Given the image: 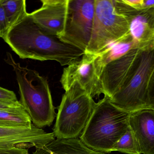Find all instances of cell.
<instances>
[{"mask_svg":"<svg viewBox=\"0 0 154 154\" xmlns=\"http://www.w3.org/2000/svg\"><path fill=\"white\" fill-rule=\"evenodd\" d=\"M128 154H141L137 141L129 126L125 134L114 145L112 152Z\"/></svg>","mask_w":154,"mask_h":154,"instance_id":"ac0fdd59","label":"cell"},{"mask_svg":"<svg viewBox=\"0 0 154 154\" xmlns=\"http://www.w3.org/2000/svg\"><path fill=\"white\" fill-rule=\"evenodd\" d=\"M115 10L125 16L128 22L129 32L141 49L154 46V7L135 9L123 0H114Z\"/></svg>","mask_w":154,"mask_h":154,"instance_id":"9c48e42d","label":"cell"},{"mask_svg":"<svg viewBox=\"0 0 154 154\" xmlns=\"http://www.w3.org/2000/svg\"><path fill=\"white\" fill-rule=\"evenodd\" d=\"M134 49H141L130 34L125 39L109 45L95 54L94 64L97 76L100 77L103 68L108 63Z\"/></svg>","mask_w":154,"mask_h":154,"instance_id":"9a60e30c","label":"cell"},{"mask_svg":"<svg viewBox=\"0 0 154 154\" xmlns=\"http://www.w3.org/2000/svg\"><path fill=\"white\" fill-rule=\"evenodd\" d=\"M32 124L30 117L22 106L0 110V127H31Z\"/></svg>","mask_w":154,"mask_h":154,"instance_id":"2e32d148","label":"cell"},{"mask_svg":"<svg viewBox=\"0 0 154 154\" xmlns=\"http://www.w3.org/2000/svg\"><path fill=\"white\" fill-rule=\"evenodd\" d=\"M10 29L4 9L0 0V38H3Z\"/></svg>","mask_w":154,"mask_h":154,"instance_id":"d6986e66","label":"cell"},{"mask_svg":"<svg viewBox=\"0 0 154 154\" xmlns=\"http://www.w3.org/2000/svg\"><path fill=\"white\" fill-rule=\"evenodd\" d=\"M154 7V0H143L141 9H148Z\"/></svg>","mask_w":154,"mask_h":154,"instance_id":"cb8c5ba5","label":"cell"},{"mask_svg":"<svg viewBox=\"0 0 154 154\" xmlns=\"http://www.w3.org/2000/svg\"><path fill=\"white\" fill-rule=\"evenodd\" d=\"M3 39L20 58L55 61L61 66L79 60L85 53L58 37L45 34L28 13L9 29Z\"/></svg>","mask_w":154,"mask_h":154,"instance_id":"6da1fadb","label":"cell"},{"mask_svg":"<svg viewBox=\"0 0 154 154\" xmlns=\"http://www.w3.org/2000/svg\"><path fill=\"white\" fill-rule=\"evenodd\" d=\"M55 139L53 133L33 124L31 127H0V154H29L28 148L42 146Z\"/></svg>","mask_w":154,"mask_h":154,"instance_id":"ba28073f","label":"cell"},{"mask_svg":"<svg viewBox=\"0 0 154 154\" xmlns=\"http://www.w3.org/2000/svg\"><path fill=\"white\" fill-rule=\"evenodd\" d=\"M6 63L12 67L18 82L20 102L39 128L50 126L56 117L51 92L47 79L38 72L16 62L7 53Z\"/></svg>","mask_w":154,"mask_h":154,"instance_id":"7a4b0ae2","label":"cell"},{"mask_svg":"<svg viewBox=\"0 0 154 154\" xmlns=\"http://www.w3.org/2000/svg\"><path fill=\"white\" fill-rule=\"evenodd\" d=\"M146 108L154 110V71L148 84Z\"/></svg>","mask_w":154,"mask_h":154,"instance_id":"ffe728a7","label":"cell"},{"mask_svg":"<svg viewBox=\"0 0 154 154\" xmlns=\"http://www.w3.org/2000/svg\"><path fill=\"white\" fill-rule=\"evenodd\" d=\"M0 100L6 101H18L16 95L13 91L0 86Z\"/></svg>","mask_w":154,"mask_h":154,"instance_id":"44dd1931","label":"cell"},{"mask_svg":"<svg viewBox=\"0 0 154 154\" xmlns=\"http://www.w3.org/2000/svg\"><path fill=\"white\" fill-rule=\"evenodd\" d=\"M40 8L30 13L45 34L60 37L65 30L69 0H42Z\"/></svg>","mask_w":154,"mask_h":154,"instance_id":"8fae6325","label":"cell"},{"mask_svg":"<svg viewBox=\"0 0 154 154\" xmlns=\"http://www.w3.org/2000/svg\"><path fill=\"white\" fill-rule=\"evenodd\" d=\"M95 54L84 53L79 60L64 69L60 82L65 91L77 82L92 98L103 94L100 80L95 69Z\"/></svg>","mask_w":154,"mask_h":154,"instance_id":"30bf717a","label":"cell"},{"mask_svg":"<svg viewBox=\"0 0 154 154\" xmlns=\"http://www.w3.org/2000/svg\"><path fill=\"white\" fill-rule=\"evenodd\" d=\"M10 28L22 19L28 13L25 0H1Z\"/></svg>","mask_w":154,"mask_h":154,"instance_id":"e0dca14e","label":"cell"},{"mask_svg":"<svg viewBox=\"0 0 154 154\" xmlns=\"http://www.w3.org/2000/svg\"><path fill=\"white\" fill-rule=\"evenodd\" d=\"M95 0H69L65 30L60 39L86 51L91 38Z\"/></svg>","mask_w":154,"mask_h":154,"instance_id":"52a82bcc","label":"cell"},{"mask_svg":"<svg viewBox=\"0 0 154 154\" xmlns=\"http://www.w3.org/2000/svg\"><path fill=\"white\" fill-rule=\"evenodd\" d=\"M154 71V46L141 49L120 89L110 100L117 107L130 113L146 108L147 90Z\"/></svg>","mask_w":154,"mask_h":154,"instance_id":"5b68a950","label":"cell"},{"mask_svg":"<svg viewBox=\"0 0 154 154\" xmlns=\"http://www.w3.org/2000/svg\"><path fill=\"white\" fill-rule=\"evenodd\" d=\"M129 126L141 154H154V110L144 108L130 113Z\"/></svg>","mask_w":154,"mask_h":154,"instance_id":"4fadbf2b","label":"cell"},{"mask_svg":"<svg viewBox=\"0 0 154 154\" xmlns=\"http://www.w3.org/2000/svg\"><path fill=\"white\" fill-rule=\"evenodd\" d=\"M140 50H130L103 68L99 78L104 96L110 98L119 90L128 77Z\"/></svg>","mask_w":154,"mask_h":154,"instance_id":"7c38bea8","label":"cell"},{"mask_svg":"<svg viewBox=\"0 0 154 154\" xmlns=\"http://www.w3.org/2000/svg\"><path fill=\"white\" fill-rule=\"evenodd\" d=\"M130 113L114 105L107 96L96 103L80 140L92 150L109 153L127 131Z\"/></svg>","mask_w":154,"mask_h":154,"instance_id":"3957f363","label":"cell"},{"mask_svg":"<svg viewBox=\"0 0 154 154\" xmlns=\"http://www.w3.org/2000/svg\"><path fill=\"white\" fill-rule=\"evenodd\" d=\"M123 1L128 5L135 9H141L143 0H123Z\"/></svg>","mask_w":154,"mask_h":154,"instance_id":"603a6c76","label":"cell"},{"mask_svg":"<svg viewBox=\"0 0 154 154\" xmlns=\"http://www.w3.org/2000/svg\"><path fill=\"white\" fill-rule=\"evenodd\" d=\"M96 103L78 82L66 91L53 127L57 139L78 138L87 126Z\"/></svg>","mask_w":154,"mask_h":154,"instance_id":"277c9868","label":"cell"},{"mask_svg":"<svg viewBox=\"0 0 154 154\" xmlns=\"http://www.w3.org/2000/svg\"><path fill=\"white\" fill-rule=\"evenodd\" d=\"M130 34L128 22L116 11L114 0H95L91 38L85 53L97 54Z\"/></svg>","mask_w":154,"mask_h":154,"instance_id":"8992f818","label":"cell"},{"mask_svg":"<svg viewBox=\"0 0 154 154\" xmlns=\"http://www.w3.org/2000/svg\"><path fill=\"white\" fill-rule=\"evenodd\" d=\"M32 154H105L91 149L78 138L54 139L36 147Z\"/></svg>","mask_w":154,"mask_h":154,"instance_id":"5bb4252c","label":"cell"},{"mask_svg":"<svg viewBox=\"0 0 154 154\" xmlns=\"http://www.w3.org/2000/svg\"><path fill=\"white\" fill-rule=\"evenodd\" d=\"M20 101H6L0 100V110L2 109H10L21 106Z\"/></svg>","mask_w":154,"mask_h":154,"instance_id":"7402d4cb","label":"cell"}]
</instances>
